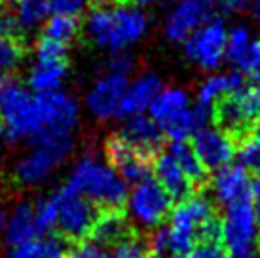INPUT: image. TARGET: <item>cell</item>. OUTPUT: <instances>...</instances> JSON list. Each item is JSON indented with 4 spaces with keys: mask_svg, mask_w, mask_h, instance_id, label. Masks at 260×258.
Returning <instances> with one entry per match:
<instances>
[{
    "mask_svg": "<svg viewBox=\"0 0 260 258\" xmlns=\"http://www.w3.org/2000/svg\"><path fill=\"white\" fill-rule=\"evenodd\" d=\"M78 116V103L63 91L30 95L19 82L6 80L0 93V118L12 143L27 139L37 146L73 139Z\"/></svg>",
    "mask_w": 260,
    "mask_h": 258,
    "instance_id": "cell-1",
    "label": "cell"
},
{
    "mask_svg": "<svg viewBox=\"0 0 260 258\" xmlns=\"http://www.w3.org/2000/svg\"><path fill=\"white\" fill-rule=\"evenodd\" d=\"M65 184L99 209H122L129 198L125 180L110 165L91 156L76 162Z\"/></svg>",
    "mask_w": 260,
    "mask_h": 258,
    "instance_id": "cell-2",
    "label": "cell"
},
{
    "mask_svg": "<svg viewBox=\"0 0 260 258\" xmlns=\"http://www.w3.org/2000/svg\"><path fill=\"white\" fill-rule=\"evenodd\" d=\"M220 241L226 252L234 258L253 254L254 243L258 241V220L251 198L226 207Z\"/></svg>",
    "mask_w": 260,
    "mask_h": 258,
    "instance_id": "cell-3",
    "label": "cell"
},
{
    "mask_svg": "<svg viewBox=\"0 0 260 258\" xmlns=\"http://www.w3.org/2000/svg\"><path fill=\"white\" fill-rule=\"evenodd\" d=\"M53 198L59 205L57 228L61 236L73 239V241H82V239L89 237L95 218L99 215L97 205L71 190L67 184L59 188L57 192L53 194Z\"/></svg>",
    "mask_w": 260,
    "mask_h": 258,
    "instance_id": "cell-4",
    "label": "cell"
},
{
    "mask_svg": "<svg viewBox=\"0 0 260 258\" xmlns=\"http://www.w3.org/2000/svg\"><path fill=\"white\" fill-rule=\"evenodd\" d=\"M74 148L73 139L55 143L37 144L29 154H25L15 165V179L25 186H37L50 179L61 162L71 156Z\"/></svg>",
    "mask_w": 260,
    "mask_h": 258,
    "instance_id": "cell-5",
    "label": "cell"
},
{
    "mask_svg": "<svg viewBox=\"0 0 260 258\" xmlns=\"http://www.w3.org/2000/svg\"><path fill=\"white\" fill-rule=\"evenodd\" d=\"M226 23L215 17L184 40V55L205 71L218 69L226 59Z\"/></svg>",
    "mask_w": 260,
    "mask_h": 258,
    "instance_id": "cell-6",
    "label": "cell"
},
{
    "mask_svg": "<svg viewBox=\"0 0 260 258\" xmlns=\"http://www.w3.org/2000/svg\"><path fill=\"white\" fill-rule=\"evenodd\" d=\"M222 0H181L166 19V36L175 44H184L188 36L215 19Z\"/></svg>",
    "mask_w": 260,
    "mask_h": 258,
    "instance_id": "cell-7",
    "label": "cell"
},
{
    "mask_svg": "<svg viewBox=\"0 0 260 258\" xmlns=\"http://www.w3.org/2000/svg\"><path fill=\"white\" fill-rule=\"evenodd\" d=\"M127 207L131 216L145 228H158L166 220V216L171 211V200L164 192V188L158 184V180L150 179L139 182L131 190L127 198Z\"/></svg>",
    "mask_w": 260,
    "mask_h": 258,
    "instance_id": "cell-8",
    "label": "cell"
},
{
    "mask_svg": "<svg viewBox=\"0 0 260 258\" xmlns=\"http://www.w3.org/2000/svg\"><path fill=\"white\" fill-rule=\"evenodd\" d=\"M196 156L200 158L203 167L207 171H218L224 165H230V162L236 156V141L230 133L222 131L220 127H207L196 131L192 135V144Z\"/></svg>",
    "mask_w": 260,
    "mask_h": 258,
    "instance_id": "cell-9",
    "label": "cell"
},
{
    "mask_svg": "<svg viewBox=\"0 0 260 258\" xmlns=\"http://www.w3.org/2000/svg\"><path fill=\"white\" fill-rule=\"evenodd\" d=\"M127 76L105 72L93 84L86 97V105L89 112L97 120H112L118 118L123 93L127 89Z\"/></svg>",
    "mask_w": 260,
    "mask_h": 258,
    "instance_id": "cell-10",
    "label": "cell"
},
{
    "mask_svg": "<svg viewBox=\"0 0 260 258\" xmlns=\"http://www.w3.org/2000/svg\"><path fill=\"white\" fill-rule=\"evenodd\" d=\"M148 29L146 15L139 8L118 6L112 10V30H110L109 50L112 53L123 51L145 36Z\"/></svg>",
    "mask_w": 260,
    "mask_h": 258,
    "instance_id": "cell-11",
    "label": "cell"
},
{
    "mask_svg": "<svg viewBox=\"0 0 260 258\" xmlns=\"http://www.w3.org/2000/svg\"><path fill=\"white\" fill-rule=\"evenodd\" d=\"M251 182L253 179L243 165H224L213 177V192L220 205L230 207L238 201L251 198Z\"/></svg>",
    "mask_w": 260,
    "mask_h": 258,
    "instance_id": "cell-12",
    "label": "cell"
},
{
    "mask_svg": "<svg viewBox=\"0 0 260 258\" xmlns=\"http://www.w3.org/2000/svg\"><path fill=\"white\" fill-rule=\"evenodd\" d=\"M120 135L129 144H133L141 154H145L152 159L159 154L161 146H164V137H166L158 123L145 114L125 118Z\"/></svg>",
    "mask_w": 260,
    "mask_h": 258,
    "instance_id": "cell-13",
    "label": "cell"
},
{
    "mask_svg": "<svg viewBox=\"0 0 260 258\" xmlns=\"http://www.w3.org/2000/svg\"><path fill=\"white\" fill-rule=\"evenodd\" d=\"M154 177L158 180V184L164 188V192L169 196L171 201H184L190 196H194V184L190 182L184 171H182L179 164L173 159L171 154H161L154 158V165H152Z\"/></svg>",
    "mask_w": 260,
    "mask_h": 258,
    "instance_id": "cell-14",
    "label": "cell"
},
{
    "mask_svg": "<svg viewBox=\"0 0 260 258\" xmlns=\"http://www.w3.org/2000/svg\"><path fill=\"white\" fill-rule=\"evenodd\" d=\"M213 215H215L213 213V203L203 194H194L188 200L181 201L171 211V226L169 228L177 234L190 236L196 239L198 228Z\"/></svg>",
    "mask_w": 260,
    "mask_h": 258,
    "instance_id": "cell-15",
    "label": "cell"
},
{
    "mask_svg": "<svg viewBox=\"0 0 260 258\" xmlns=\"http://www.w3.org/2000/svg\"><path fill=\"white\" fill-rule=\"evenodd\" d=\"M164 89L161 80L156 74H143L135 82H131L125 93H123L122 105L118 118H131V116L143 114L148 110L152 101L158 97V93Z\"/></svg>",
    "mask_w": 260,
    "mask_h": 258,
    "instance_id": "cell-16",
    "label": "cell"
},
{
    "mask_svg": "<svg viewBox=\"0 0 260 258\" xmlns=\"http://www.w3.org/2000/svg\"><path fill=\"white\" fill-rule=\"evenodd\" d=\"M89 237L103 247L107 245L116 247L123 239L131 237V228L125 213L122 209H99V215L95 218Z\"/></svg>",
    "mask_w": 260,
    "mask_h": 258,
    "instance_id": "cell-17",
    "label": "cell"
},
{
    "mask_svg": "<svg viewBox=\"0 0 260 258\" xmlns=\"http://www.w3.org/2000/svg\"><path fill=\"white\" fill-rule=\"evenodd\" d=\"M243 87L245 80L239 71H234L230 74H213L198 89V105L215 110L217 103H220L228 95L238 93Z\"/></svg>",
    "mask_w": 260,
    "mask_h": 258,
    "instance_id": "cell-18",
    "label": "cell"
},
{
    "mask_svg": "<svg viewBox=\"0 0 260 258\" xmlns=\"http://www.w3.org/2000/svg\"><path fill=\"white\" fill-rule=\"evenodd\" d=\"M4 234H6V243L12 249L40 236L37 228V220H35V207L27 201L15 205L12 216L8 218Z\"/></svg>",
    "mask_w": 260,
    "mask_h": 258,
    "instance_id": "cell-19",
    "label": "cell"
},
{
    "mask_svg": "<svg viewBox=\"0 0 260 258\" xmlns=\"http://www.w3.org/2000/svg\"><path fill=\"white\" fill-rule=\"evenodd\" d=\"M67 249L63 239L55 236H38L27 243L12 249L10 258H65Z\"/></svg>",
    "mask_w": 260,
    "mask_h": 258,
    "instance_id": "cell-20",
    "label": "cell"
},
{
    "mask_svg": "<svg viewBox=\"0 0 260 258\" xmlns=\"http://www.w3.org/2000/svg\"><path fill=\"white\" fill-rule=\"evenodd\" d=\"M67 76V61L63 63H37L29 74V87L35 93L57 91Z\"/></svg>",
    "mask_w": 260,
    "mask_h": 258,
    "instance_id": "cell-21",
    "label": "cell"
},
{
    "mask_svg": "<svg viewBox=\"0 0 260 258\" xmlns=\"http://www.w3.org/2000/svg\"><path fill=\"white\" fill-rule=\"evenodd\" d=\"M169 154L173 156V159L179 164V167H181L182 171H184V175L190 179L194 188L203 186L207 182V169L203 167L200 158L196 156L194 148L186 141H182V143H171Z\"/></svg>",
    "mask_w": 260,
    "mask_h": 258,
    "instance_id": "cell-22",
    "label": "cell"
},
{
    "mask_svg": "<svg viewBox=\"0 0 260 258\" xmlns=\"http://www.w3.org/2000/svg\"><path fill=\"white\" fill-rule=\"evenodd\" d=\"M110 30H112V10L109 8H95L89 12L84 23L86 36L99 48L109 50Z\"/></svg>",
    "mask_w": 260,
    "mask_h": 258,
    "instance_id": "cell-23",
    "label": "cell"
},
{
    "mask_svg": "<svg viewBox=\"0 0 260 258\" xmlns=\"http://www.w3.org/2000/svg\"><path fill=\"white\" fill-rule=\"evenodd\" d=\"M80 33V21L74 15H61V14H51L46 23H44V33L42 36L57 40V42L69 44L73 42L76 35Z\"/></svg>",
    "mask_w": 260,
    "mask_h": 258,
    "instance_id": "cell-24",
    "label": "cell"
},
{
    "mask_svg": "<svg viewBox=\"0 0 260 258\" xmlns=\"http://www.w3.org/2000/svg\"><path fill=\"white\" fill-rule=\"evenodd\" d=\"M105 152H107V162H109V165L116 173L120 171L122 167H125L127 164H131L133 159L145 156V154H141L133 144L127 143L120 133H118V135H110L109 139H107ZM146 158H148V156H146Z\"/></svg>",
    "mask_w": 260,
    "mask_h": 258,
    "instance_id": "cell-25",
    "label": "cell"
},
{
    "mask_svg": "<svg viewBox=\"0 0 260 258\" xmlns=\"http://www.w3.org/2000/svg\"><path fill=\"white\" fill-rule=\"evenodd\" d=\"M236 156L239 165H243L247 171H260V120H256L241 139Z\"/></svg>",
    "mask_w": 260,
    "mask_h": 258,
    "instance_id": "cell-26",
    "label": "cell"
},
{
    "mask_svg": "<svg viewBox=\"0 0 260 258\" xmlns=\"http://www.w3.org/2000/svg\"><path fill=\"white\" fill-rule=\"evenodd\" d=\"M253 44H254V38L251 35L249 27H245V25L234 27L228 33V40H226V59L238 69L239 64H241V61L245 59V55L249 53Z\"/></svg>",
    "mask_w": 260,
    "mask_h": 258,
    "instance_id": "cell-27",
    "label": "cell"
},
{
    "mask_svg": "<svg viewBox=\"0 0 260 258\" xmlns=\"http://www.w3.org/2000/svg\"><path fill=\"white\" fill-rule=\"evenodd\" d=\"M50 14V0H17L15 15L21 23L23 30L35 29L37 25L46 21Z\"/></svg>",
    "mask_w": 260,
    "mask_h": 258,
    "instance_id": "cell-28",
    "label": "cell"
},
{
    "mask_svg": "<svg viewBox=\"0 0 260 258\" xmlns=\"http://www.w3.org/2000/svg\"><path fill=\"white\" fill-rule=\"evenodd\" d=\"M25 59V46L17 38L0 36V74H8L19 69Z\"/></svg>",
    "mask_w": 260,
    "mask_h": 258,
    "instance_id": "cell-29",
    "label": "cell"
},
{
    "mask_svg": "<svg viewBox=\"0 0 260 258\" xmlns=\"http://www.w3.org/2000/svg\"><path fill=\"white\" fill-rule=\"evenodd\" d=\"M57 216H59V205L55 198L51 196L48 200H40L35 207V220L40 236H48L51 230L57 228Z\"/></svg>",
    "mask_w": 260,
    "mask_h": 258,
    "instance_id": "cell-30",
    "label": "cell"
},
{
    "mask_svg": "<svg viewBox=\"0 0 260 258\" xmlns=\"http://www.w3.org/2000/svg\"><path fill=\"white\" fill-rule=\"evenodd\" d=\"M35 55L37 63H63L67 61V44L40 36L35 46Z\"/></svg>",
    "mask_w": 260,
    "mask_h": 258,
    "instance_id": "cell-31",
    "label": "cell"
},
{
    "mask_svg": "<svg viewBox=\"0 0 260 258\" xmlns=\"http://www.w3.org/2000/svg\"><path fill=\"white\" fill-rule=\"evenodd\" d=\"M145 247L152 258H169L171 256V230L167 226L154 228V232L146 239Z\"/></svg>",
    "mask_w": 260,
    "mask_h": 258,
    "instance_id": "cell-32",
    "label": "cell"
},
{
    "mask_svg": "<svg viewBox=\"0 0 260 258\" xmlns=\"http://www.w3.org/2000/svg\"><path fill=\"white\" fill-rule=\"evenodd\" d=\"M65 258H110L103 245L95 243L93 239H82L67 251Z\"/></svg>",
    "mask_w": 260,
    "mask_h": 258,
    "instance_id": "cell-33",
    "label": "cell"
},
{
    "mask_svg": "<svg viewBox=\"0 0 260 258\" xmlns=\"http://www.w3.org/2000/svg\"><path fill=\"white\" fill-rule=\"evenodd\" d=\"M220 234H222V220H218L217 216L213 215L198 228L196 239H198V243H218Z\"/></svg>",
    "mask_w": 260,
    "mask_h": 258,
    "instance_id": "cell-34",
    "label": "cell"
},
{
    "mask_svg": "<svg viewBox=\"0 0 260 258\" xmlns=\"http://www.w3.org/2000/svg\"><path fill=\"white\" fill-rule=\"evenodd\" d=\"M146 247L143 241H139L137 237H127L122 243H118L114 247V252L110 258H145Z\"/></svg>",
    "mask_w": 260,
    "mask_h": 258,
    "instance_id": "cell-35",
    "label": "cell"
},
{
    "mask_svg": "<svg viewBox=\"0 0 260 258\" xmlns=\"http://www.w3.org/2000/svg\"><path fill=\"white\" fill-rule=\"evenodd\" d=\"M23 27L15 12H8V10H0V36L6 38H17L21 40Z\"/></svg>",
    "mask_w": 260,
    "mask_h": 258,
    "instance_id": "cell-36",
    "label": "cell"
},
{
    "mask_svg": "<svg viewBox=\"0 0 260 258\" xmlns=\"http://www.w3.org/2000/svg\"><path fill=\"white\" fill-rule=\"evenodd\" d=\"M89 2L91 0H50V10L51 14L74 15V17H78L87 8Z\"/></svg>",
    "mask_w": 260,
    "mask_h": 258,
    "instance_id": "cell-37",
    "label": "cell"
},
{
    "mask_svg": "<svg viewBox=\"0 0 260 258\" xmlns=\"http://www.w3.org/2000/svg\"><path fill=\"white\" fill-rule=\"evenodd\" d=\"M133 71V57L125 51H118L112 55V59L107 64V72L110 74H122V76H127L129 72Z\"/></svg>",
    "mask_w": 260,
    "mask_h": 258,
    "instance_id": "cell-38",
    "label": "cell"
},
{
    "mask_svg": "<svg viewBox=\"0 0 260 258\" xmlns=\"http://www.w3.org/2000/svg\"><path fill=\"white\" fill-rule=\"evenodd\" d=\"M188 258H232L218 243H198Z\"/></svg>",
    "mask_w": 260,
    "mask_h": 258,
    "instance_id": "cell-39",
    "label": "cell"
},
{
    "mask_svg": "<svg viewBox=\"0 0 260 258\" xmlns=\"http://www.w3.org/2000/svg\"><path fill=\"white\" fill-rule=\"evenodd\" d=\"M253 0H222V6L228 12H243L245 8L251 6Z\"/></svg>",
    "mask_w": 260,
    "mask_h": 258,
    "instance_id": "cell-40",
    "label": "cell"
},
{
    "mask_svg": "<svg viewBox=\"0 0 260 258\" xmlns=\"http://www.w3.org/2000/svg\"><path fill=\"white\" fill-rule=\"evenodd\" d=\"M95 6L97 8H107V6H112V4H122V6H125V2H129V0H91Z\"/></svg>",
    "mask_w": 260,
    "mask_h": 258,
    "instance_id": "cell-41",
    "label": "cell"
},
{
    "mask_svg": "<svg viewBox=\"0 0 260 258\" xmlns=\"http://www.w3.org/2000/svg\"><path fill=\"white\" fill-rule=\"evenodd\" d=\"M249 78H251V82H253V86H256V87H260V63L256 64L253 69V72L251 74H247Z\"/></svg>",
    "mask_w": 260,
    "mask_h": 258,
    "instance_id": "cell-42",
    "label": "cell"
},
{
    "mask_svg": "<svg viewBox=\"0 0 260 258\" xmlns=\"http://www.w3.org/2000/svg\"><path fill=\"white\" fill-rule=\"evenodd\" d=\"M251 192H253L254 198H258L260 196V171L256 173V177H254L253 182H251Z\"/></svg>",
    "mask_w": 260,
    "mask_h": 258,
    "instance_id": "cell-43",
    "label": "cell"
},
{
    "mask_svg": "<svg viewBox=\"0 0 260 258\" xmlns=\"http://www.w3.org/2000/svg\"><path fill=\"white\" fill-rule=\"evenodd\" d=\"M251 12H253L254 21L260 23V0H253L251 2Z\"/></svg>",
    "mask_w": 260,
    "mask_h": 258,
    "instance_id": "cell-44",
    "label": "cell"
},
{
    "mask_svg": "<svg viewBox=\"0 0 260 258\" xmlns=\"http://www.w3.org/2000/svg\"><path fill=\"white\" fill-rule=\"evenodd\" d=\"M6 222H8V216H6V213H4V209L0 207V234L6 230Z\"/></svg>",
    "mask_w": 260,
    "mask_h": 258,
    "instance_id": "cell-45",
    "label": "cell"
},
{
    "mask_svg": "<svg viewBox=\"0 0 260 258\" xmlns=\"http://www.w3.org/2000/svg\"><path fill=\"white\" fill-rule=\"evenodd\" d=\"M253 207H254V215H256V220H258V224H260V196L256 198V200H254Z\"/></svg>",
    "mask_w": 260,
    "mask_h": 258,
    "instance_id": "cell-46",
    "label": "cell"
},
{
    "mask_svg": "<svg viewBox=\"0 0 260 258\" xmlns=\"http://www.w3.org/2000/svg\"><path fill=\"white\" fill-rule=\"evenodd\" d=\"M6 137V125H4V122H2V118H0V141Z\"/></svg>",
    "mask_w": 260,
    "mask_h": 258,
    "instance_id": "cell-47",
    "label": "cell"
},
{
    "mask_svg": "<svg viewBox=\"0 0 260 258\" xmlns=\"http://www.w3.org/2000/svg\"><path fill=\"white\" fill-rule=\"evenodd\" d=\"M139 6H146V4H152V2H158V0H135Z\"/></svg>",
    "mask_w": 260,
    "mask_h": 258,
    "instance_id": "cell-48",
    "label": "cell"
},
{
    "mask_svg": "<svg viewBox=\"0 0 260 258\" xmlns=\"http://www.w3.org/2000/svg\"><path fill=\"white\" fill-rule=\"evenodd\" d=\"M6 80L8 78H4V76L0 74V93H2V89H4V84H6Z\"/></svg>",
    "mask_w": 260,
    "mask_h": 258,
    "instance_id": "cell-49",
    "label": "cell"
},
{
    "mask_svg": "<svg viewBox=\"0 0 260 258\" xmlns=\"http://www.w3.org/2000/svg\"><path fill=\"white\" fill-rule=\"evenodd\" d=\"M238 258H254L253 254H245V256H238Z\"/></svg>",
    "mask_w": 260,
    "mask_h": 258,
    "instance_id": "cell-50",
    "label": "cell"
},
{
    "mask_svg": "<svg viewBox=\"0 0 260 258\" xmlns=\"http://www.w3.org/2000/svg\"><path fill=\"white\" fill-rule=\"evenodd\" d=\"M258 247H260V236H258Z\"/></svg>",
    "mask_w": 260,
    "mask_h": 258,
    "instance_id": "cell-51",
    "label": "cell"
},
{
    "mask_svg": "<svg viewBox=\"0 0 260 258\" xmlns=\"http://www.w3.org/2000/svg\"><path fill=\"white\" fill-rule=\"evenodd\" d=\"M0 4H2V0H0Z\"/></svg>",
    "mask_w": 260,
    "mask_h": 258,
    "instance_id": "cell-52",
    "label": "cell"
}]
</instances>
